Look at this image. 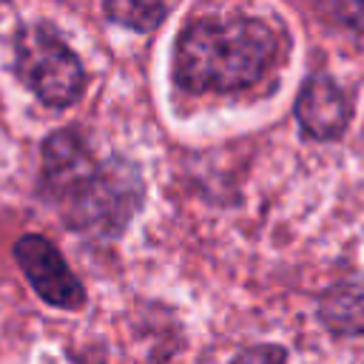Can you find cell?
Here are the masks:
<instances>
[{
	"instance_id": "cell-5",
	"label": "cell",
	"mask_w": 364,
	"mask_h": 364,
	"mask_svg": "<svg viewBox=\"0 0 364 364\" xmlns=\"http://www.w3.org/2000/svg\"><path fill=\"white\" fill-rule=\"evenodd\" d=\"M296 117L313 139H338L350 122V97L327 74H313L299 91Z\"/></svg>"
},
{
	"instance_id": "cell-7",
	"label": "cell",
	"mask_w": 364,
	"mask_h": 364,
	"mask_svg": "<svg viewBox=\"0 0 364 364\" xmlns=\"http://www.w3.org/2000/svg\"><path fill=\"white\" fill-rule=\"evenodd\" d=\"M105 14L122 26H131L136 31H151L156 28L165 14L168 6L165 3H134V0H122V3H105Z\"/></svg>"
},
{
	"instance_id": "cell-6",
	"label": "cell",
	"mask_w": 364,
	"mask_h": 364,
	"mask_svg": "<svg viewBox=\"0 0 364 364\" xmlns=\"http://www.w3.org/2000/svg\"><path fill=\"white\" fill-rule=\"evenodd\" d=\"M318 318L336 336H361L364 333V279L353 276L327 287L318 301Z\"/></svg>"
},
{
	"instance_id": "cell-2",
	"label": "cell",
	"mask_w": 364,
	"mask_h": 364,
	"mask_svg": "<svg viewBox=\"0 0 364 364\" xmlns=\"http://www.w3.org/2000/svg\"><path fill=\"white\" fill-rule=\"evenodd\" d=\"M279 57L276 31L256 17H205L176 43L173 80L185 91H242L256 85Z\"/></svg>"
},
{
	"instance_id": "cell-1",
	"label": "cell",
	"mask_w": 364,
	"mask_h": 364,
	"mask_svg": "<svg viewBox=\"0 0 364 364\" xmlns=\"http://www.w3.org/2000/svg\"><path fill=\"white\" fill-rule=\"evenodd\" d=\"M43 176L63 202L74 230L114 236L139 208L142 185L128 162H97L85 139L71 131H54L43 145Z\"/></svg>"
},
{
	"instance_id": "cell-4",
	"label": "cell",
	"mask_w": 364,
	"mask_h": 364,
	"mask_svg": "<svg viewBox=\"0 0 364 364\" xmlns=\"http://www.w3.org/2000/svg\"><path fill=\"white\" fill-rule=\"evenodd\" d=\"M14 259L23 267L28 284L37 290V296L54 307L77 310L85 301V290L77 282V276L68 270L60 250L43 239V236H23L14 245Z\"/></svg>"
},
{
	"instance_id": "cell-8",
	"label": "cell",
	"mask_w": 364,
	"mask_h": 364,
	"mask_svg": "<svg viewBox=\"0 0 364 364\" xmlns=\"http://www.w3.org/2000/svg\"><path fill=\"white\" fill-rule=\"evenodd\" d=\"M233 364H287V355L282 347L276 344H259V347H247L242 350Z\"/></svg>"
},
{
	"instance_id": "cell-9",
	"label": "cell",
	"mask_w": 364,
	"mask_h": 364,
	"mask_svg": "<svg viewBox=\"0 0 364 364\" xmlns=\"http://www.w3.org/2000/svg\"><path fill=\"white\" fill-rule=\"evenodd\" d=\"M330 11H333L344 26L364 31V3H341V6H333Z\"/></svg>"
},
{
	"instance_id": "cell-3",
	"label": "cell",
	"mask_w": 364,
	"mask_h": 364,
	"mask_svg": "<svg viewBox=\"0 0 364 364\" xmlns=\"http://www.w3.org/2000/svg\"><path fill=\"white\" fill-rule=\"evenodd\" d=\"M14 71L37 94V100L51 108L71 105L85 85L80 57L43 23L17 34Z\"/></svg>"
}]
</instances>
